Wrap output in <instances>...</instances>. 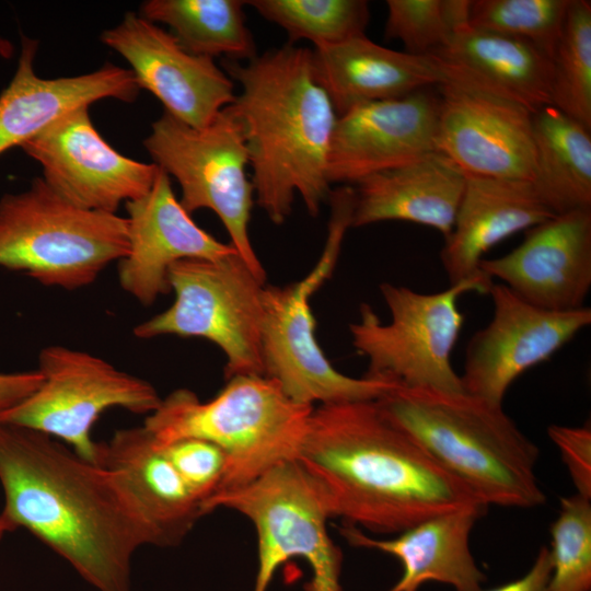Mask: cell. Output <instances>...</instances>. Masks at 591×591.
<instances>
[{
    "mask_svg": "<svg viewBox=\"0 0 591 591\" xmlns=\"http://www.w3.org/2000/svg\"><path fill=\"white\" fill-rule=\"evenodd\" d=\"M0 515L99 591H130L131 558L155 540L118 473L39 431L0 422Z\"/></svg>",
    "mask_w": 591,
    "mask_h": 591,
    "instance_id": "1",
    "label": "cell"
},
{
    "mask_svg": "<svg viewBox=\"0 0 591 591\" xmlns=\"http://www.w3.org/2000/svg\"><path fill=\"white\" fill-rule=\"evenodd\" d=\"M331 518L398 534L449 511L485 506L396 426L375 401L313 407L294 460Z\"/></svg>",
    "mask_w": 591,
    "mask_h": 591,
    "instance_id": "2",
    "label": "cell"
},
{
    "mask_svg": "<svg viewBox=\"0 0 591 591\" xmlns=\"http://www.w3.org/2000/svg\"><path fill=\"white\" fill-rule=\"evenodd\" d=\"M222 65L241 88L228 107L243 129L256 204L282 224L298 194L316 217L332 190L327 165L337 114L315 78L312 50L288 44Z\"/></svg>",
    "mask_w": 591,
    "mask_h": 591,
    "instance_id": "3",
    "label": "cell"
},
{
    "mask_svg": "<svg viewBox=\"0 0 591 591\" xmlns=\"http://www.w3.org/2000/svg\"><path fill=\"white\" fill-rule=\"evenodd\" d=\"M376 403L487 507L531 509L545 502L535 474L538 449L502 405L464 391L401 385Z\"/></svg>",
    "mask_w": 591,
    "mask_h": 591,
    "instance_id": "4",
    "label": "cell"
},
{
    "mask_svg": "<svg viewBox=\"0 0 591 591\" xmlns=\"http://www.w3.org/2000/svg\"><path fill=\"white\" fill-rule=\"evenodd\" d=\"M313 407L291 399L266 375L246 374L229 379L208 401L190 390H175L142 426L160 445L195 438L219 447L228 461L219 493L294 461Z\"/></svg>",
    "mask_w": 591,
    "mask_h": 591,
    "instance_id": "5",
    "label": "cell"
},
{
    "mask_svg": "<svg viewBox=\"0 0 591 591\" xmlns=\"http://www.w3.org/2000/svg\"><path fill=\"white\" fill-rule=\"evenodd\" d=\"M331 217L323 253L301 280L283 286L265 285L263 291L262 357L264 375L275 380L294 402L313 406L375 401L399 384L379 378H352L337 371L315 336L310 300L332 276L344 236L352 224L355 188L332 190Z\"/></svg>",
    "mask_w": 591,
    "mask_h": 591,
    "instance_id": "6",
    "label": "cell"
},
{
    "mask_svg": "<svg viewBox=\"0 0 591 591\" xmlns=\"http://www.w3.org/2000/svg\"><path fill=\"white\" fill-rule=\"evenodd\" d=\"M127 252L126 217L80 208L43 177L0 198V267L44 286L86 287Z\"/></svg>",
    "mask_w": 591,
    "mask_h": 591,
    "instance_id": "7",
    "label": "cell"
},
{
    "mask_svg": "<svg viewBox=\"0 0 591 591\" xmlns=\"http://www.w3.org/2000/svg\"><path fill=\"white\" fill-rule=\"evenodd\" d=\"M493 282L471 279L433 293L381 283L390 322L382 323L372 308L362 303L359 322L349 325L354 347L368 358L364 375L408 389L463 392L461 378L451 363L465 321L457 301L466 292L487 294Z\"/></svg>",
    "mask_w": 591,
    "mask_h": 591,
    "instance_id": "8",
    "label": "cell"
},
{
    "mask_svg": "<svg viewBox=\"0 0 591 591\" xmlns=\"http://www.w3.org/2000/svg\"><path fill=\"white\" fill-rule=\"evenodd\" d=\"M173 304L134 328L138 338L199 337L224 354V378L262 374V320L265 279L239 254L209 260L187 258L169 270Z\"/></svg>",
    "mask_w": 591,
    "mask_h": 591,
    "instance_id": "9",
    "label": "cell"
},
{
    "mask_svg": "<svg viewBox=\"0 0 591 591\" xmlns=\"http://www.w3.org/2000/svg\"><path fill=\"white\" fill-rule=\"evenodd\" d=\"M143 146L153 163L178 183L184 209L188 213L212 210L240 257L259 278L266 279L248 236L255 198L246 173L248 151L241 124L229 107L199 129L163 112L152 124Z\"/></svg>",
    "mask_w": 591,
    "mask_h": 591,
    "instance_id": "10",
    "label": "cell"
},
{
    "mask_svg": "<svg viewBox=\"0 0 591 591\" xmlns=\"http://www.w3.org/2000/svg\"><path fill=\"white\" fill-rule=\"evenodd\" d=\"M224 508L254 525L258 568L254 591H267L277 568L292 557L311 568L308 591H343L341 553L331 540V519L316 486L296 461L280 463L255 480L219 491L202 502L208 514Z\"/></svg>",
    "mask_w": 591,
    "mask_h": 591,
    "instance_id": "11",
    "label": "cell"
},
{
    "mask_svg": "<svg viewBox=\"0 0 591 591\" xmlns=\"http://www.w3.org/2000/svg\"><path fill=\"white\" fill-rule=\"evenodd\" d=\"M40 386L0 414V422L30 428L70 447L99 464L100 443L91 430L111 408L134 414L153 413L160 405L155 387L92 354L53 345L38 355Z\"/></svg>",
    "mask_w": 591,
    "mask_h": 591,
    "instance_id": "12",
    "label": "cell"
},
{
    "mask_svg": "<svg viewBox=\"0 0 591 591\" xmlns=\"http://www.w3.org/2000/svg\"><path fill=\"white\" fill-rule=\"evenodd\" d=\"M43 169V179L66 200L116 213L152 187L159 166L116 151L94 127L89 107L71 111L20 147Z\"/></svg>",
    "mask_w": 591,
    "mask_h": 591,
    "instance_id": "13",
    "label": "cell"
},
{
    "mask_svg": "<svg viewBox=\"0 0 591 591\" xmlns=\"http://www.w3.org/2000/svg\"><path fill=\"white\" fill-rule=\"evenodd\" d=\"M488 294L494 303L493 318L467 343L460 378L465 393L502 405L515 379L549 360L591 324V309L543 310L496 282Z\"/></svg>",
    "mask_w": 591,
    "mask_h": 591,
    "instance_id": "14",
    "label": "cell"
},
{
    "mask_svg": "<svg viewBox=\"0 0 591 591\" xmlns=\"http://www.w3.org/2000/svg\"><path fill=\"white\" fill-rule=\"evenodd\" d=\"M100 38L130 65L140 89L185 125L207 127L235 99L234 81L212 58L187 51L169 31L138 13L127 12Z\"/></svg>",
    "mask_w": 591,
    "mask_h": 591,
    "instance_id": "15",
    "label": "cell"
},
{
    "mask_svg": "<svg viewBox=\"0 0 591 591\" xmlns=\"http://www.w3.org/2000/svg\"><path fill=\"white\" fill-rule=\"evenodd\" d=\"M439 88L437 151L465 175L532 182V113L515 103L454 83Z\"/></svg>",
    "mask_w": 591,
    "mask_h": 591,
    "instance_id": "16",
    "label": "cell"
},
{
    "mask_svg": "<svg viewBox=\"0 0 591 591\" xmlns=\"http://www.w3.org/2000/svg\"><path fill=\"white\" fill-rule=\"evenodd\" d=\"M438 111L439 97L422 89L338 116L328 155L329 184H358L437 151Z\"/></svg>",
    "mask_w": 591,
    "mask_h": 591,
    "instance_id": "17",
    "label": "cell"
},
{
    "mask_svg": "<svg viewBox=\"0 0 591 591\" xmlns=\"http://www.w3.org/2000/svg\"><path fill=\"white\" fill-rule=\"evenodd\" d=\"M479 268L525 302L547 311L584 305L591 288V209L557 215L525 231L510 253Z\"/></svg>",
    "mask_w": 591,
    "mask_h": 591,
    "instance_id": "18",
    "label": "cell"
},
{
    "mask_svg": "<svg viewBox=\"0 0 591 591\" xmlns=\"http://www.w3.org/2000/svg\"><path fill=\"white\" fill-rule=\"evenodd\" d=\"M125 205L128 252L117 262L118 281L142 305L171 291L169 270L176 262L218 260L237 254L230 243L217 240L192 219L160 167L150 190Z\"/></svg>",
    "mask_w": 591,
    "mask_h": 591,
    "instance_id": "19",
    "label": "cell"
},
{
    "mask_svg": "<svg viewBox=\"0 0 591 591\" xmlns=\"http://www.w3.org/2000/svg\"><path fill=\"white\" fill-rule=\"evenodd\" d=\"M37 47L36 39L22 37L16 71L0 94V155L71 111L103 99L134 102L141 90L130 69L108 62L85 74L39 78L34 70Z\"/></svg>",
    "mask_w": 591,
    "mask_h": 591,
    "instance_id": "20",
    "label": "cell"
},
{
    "mask_svg": "<svg viewBox=\"0 0 591 591\" xmlns=\"http://www.w3.org/2000/svg\"><path fill=\"white\" fill-rule=\"evenodd\" d=\"M553 217L530 181L466 175L453 229L440 252L450 286L493 280L479 268L483 255L512 234Z\"/></svg>",
    "mask_w": 591,
    "mask_h": 591,
    "instance_id": "21",
    "label": "cell"
},
{
    "mask_svg": "<svg viewBox=\"0 0 591 591\" xmlns=\"http://www.w3.org/2000/svg\"><path fill=\"white\" fill-rule=\"evenodd\" d=\"M433 56L445 82L515 103L534 114L552 105V61L532 43L460 27Z\"/></svg>",
    "mask_w": 591,
    "mask_h": 591,
    "instance_id": "22",
    "label": "cell"
},
{
    "mask_svg": "<svg viewBox=\"0 0 591 591\" xmlns=\"http://www.w3.org/2000/svg\"><path fill=\"white\" fill-rule=\"evenodd\" d=\"M486 509L473 506L434 515L389 540L371 537L350 524L340 533L354 546L378 549L399 560L403 575L389 591H417L427 581L455 591H477L486 576L471 552L470 534Z\"/></svg>",
    "mask_w": 591,
    "mask_h": 591,
    "instance_id": "23",
    "label": "cell"
},
{
    "mask_svg": "<svg viewBox=\"0 0 591 591\" xmlns=\"http://www.w3.org/2000/svg\"><path fill=\"white\" fill-rule=\"evenodd\" d=\"M99 465L119 474L152 530L155 546L178 545L205 515L200 500L143 426L119 429L100 443Z\"/></svg>",
    "mask_w": 591,
    "mask_h": 591,
    "instance_id": "24",
    "label": "cell"
},
{
    "mask_svg": "<svg viewBox=\"0 0 591 591\" xmlns=\"http://www.w3.org/2000/svg\"><path fill=\"white\" fill-rule=\"evenodd\" d=\"M312 62L337 117L358 105L398 99L447 80L433 56L392 50L366 35L315 48Z\"/></svg>",
    "mask_w": 591,
    "mask_h": 591,
    "instance_id": "25",
    "label": "cell"
},
{
    "mask_svg": "<svg viewBox=\"0 0 591 591\" xmlns=\"http://www.w3.org/2000/svg\"><path fill=\"white\" fill-rule=\"evenodd\" d=\"M466 175L445 154L432 151L408 164L372 174L357 184L351 227L403 220L431 227L447 237L454 225Z\"/></svg>",
    "mask_w": 591,
    "mask_h": 591,
    "instance_id": "26",
    "label": "cell"
},
{
    "mask_svg": "<svg viewBox=\"0 0 591 591\" xmlns=\"http://www.w3.org/2000/svg\"><path fill=\"white\" fill-rule=\"evenodd\" d=\"M534 189L555 215L591 209L590 129L553 105L532 114Z\"/></svg>",
    "mask_w": 591,
    "mask_h": 591,
    "instance_id": "27",
    "label": "cell"
},
{
    "mask_svg": "<svg viewBox=\"0 0 591 591\" xmlns=\"http://www.w3.org/2000/svg\"><path fill=\"white\" fill-rule=\"evenodd\" d=\"M242 0H148L139 15L163 23L187 51L209 58L248 61L257 56Z\"/></svg>",
    "mask_w": 591,
    "mask_h": 591,
    "instance_id": "28",
    "label": "cell"
},
{
    "mask_svg": "<svg viewBox=\"0 0 591 591\" xmlns=\"http://www.w3.org/2000/svg\"><path fill=\"white\" fill-rule=\"evenodd\" d=\"M246 4L287 33L290 44L306 39L315 48L366 35L369 4L364 0H252Z\"/></svg>",
    "mask_w": 591,
    "mask_h": 591,
    "instance_id": "29",
    "label": "cell"
},
{
    "mask_svg": "<svg viewBox=\"0 0 591 591\" xmlns=\"http://www.w3.org/2000/svg\"><path fill=\"white\" fill-rule=\"evenodd\" d=\"M552 105L591 130V2L570 0L552 59Z\"/></svg>",
    "mask_w": 591,
    "mask_h": 591,
    "instance_id": "30",
    "label": "cell"
},
{
    "mask_svg": "<svg viewBox=\"0 0 591 591\" xmlns=\"http://www.w3.org/2000/svg\"><path fill=\"white\" fill-rule=\"evenodd\" d=\"M570 0H471L467 24L532 43L552 61Z\"/></svg>",
    "mask_w": 591,
    "mask_h": 591,
    "instance_id": "31",
    "label": "cell"
},
{
    "mask_svg": "<svg viewBox=\"0 0 591 591\" xmlns=\"http://www.w3.org/2000/svg\"><path fill=\"white\" fill-rule=\"evenodd\" d=\"M471 0H387L385 37L401 40L406 53L429 56L467 24Z\"/></svg>",
    "mask_w": 591,
    "mask_h": 591,
    "instance_id": "32",
    "label": "cell"
},
{
    "mask_svg": "<svg viewBox=\"0 0 591 591\" xmlns=\"http://www.w3.org/2000/svg\"><path fill=\"white\" fill-rule=\"evenodd\" d=\"M548 591L591 590V499L563 497L551 525Z\"/></svg>",
    "mask_w": 591,
    "mask_h": 591,
    "instance_id": "33",
    "label": "cell"
},
{
    "mask_svg": "<svg viewBox=\"0 0 591 591\" xmlns=\"http://www.w3.org/2000/svg\"><path fill=\"white\" fill-rule=\"evenodd\" d=\"M158 445L202 507L221 487L228 464L225 453L216 444L195 438Z\"/></svg>",
    "mask_w": 591,
    "mask_h": 591,
    "instance_id": "34",
    "label": "cell"
},
{
    "mask_svg": "<svg viewBox=\"0 0 591 591\" xmlns=\"http://www.w3.org/2000/svg\"><path fill=\"white\" fill-rule=\"evenodd\" d=\"M551 440L559 449L577 494L591 499V428L551 425Z\"/></svg>",
    "mask_w": 591,
    "mask_h": 591,
    "instance_id": "35",
    "label": "cell"
},
{
    "mask_svg": "<svg viewBox=\"0 0 591 591\" xmlns=\"http://www.w3.org/2000/svg\"><path fill=\"white\" fill-rule=\"evenodd\" d=\"M43 376L38 370L26 372H0V414L15 406L42 384Z\"/></svg>",
    "mask_w": 591,
    "mask_h": 591,
    "instance_id": "36",
    "label": "cell"
},
{
    "mask_svg": "<svg viewBox=\"0 0 591 591\" xmlns=\"http://www.w3.org/2000/svg\"><path fill=\"white\" fill-rule=\"evenodd\" d=\"M552 573L549 551L541 547L531 568L522 577L489 590L477 591H548Z\"/></svg>",
    "mask_w": 591,
    "mask_h": 591,
    "instance_id": "37",
    "label": "cell"
},
{
    "mask_svg": "<svg viewBox=\"0 0 591 591\" xmlns=\"http://www.w3.org/2000/svg\"><path fill=\"white\" fill-rule=\"evenodd\" d=\"M9 529L8 526L5 525L4 521L2 520L1 515H0V543L3 538V536L9 533Z\"/></svg>",
    "mask_w": 591,
    "mask_h": 591,
    "instance_id": "38",
    "label": "cell"
},
{
    "mask_svg": "<svg viewBox=\"0 0 591 591\" xmlns=\"http://www.w3.org/2000/svg\"><path fill=\"white\" fill-rule=\"evenodd\" d=\"M410 591H416V590H410Z\"/></svg>",
    "mask_w": 591,
    "mask_h": 591,
    "instance_id": "39",
    "label": "cell"
}]
</instances>
